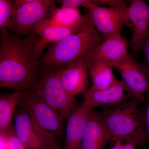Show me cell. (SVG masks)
Segmentation results:
<instances>
[{"mask_svg": "<svg viewBox=\"0 0 149 149\" xmlns=\"http://www.w3.org/2000/svg\"><path fill=\"white\" fill-rule=\"evenodd\" d=\"M18 106L41 128L61 136L65 119L44 102L34 88L22 92Z\"/></svg>", "mask_w": 149, "mask_h": 149, "instance_id": "obj_6", "label": "cell"}, {"mask_svg": "<svg viewBox=\"0 0 149 149\" xmlns=\"http://www.w3.org/2000/svg\"><path fill=\"white\" fill-rule=\"evenodd\" d=\"M128 11V6H94L89 10L88 13L94 27L104 40L121 34Z\"/></svg>", "mask_w": 149, "mask_h": 149, "instance_id": "obj_10", "label": "cell"}, {"mask_svg": "<svg viewBox=\"0 0 149 149\" xmlns=\"http://www.w3.org/2000/svg\"><path fill=\"white\" fill-rule=\"evenodd\" d=\"M142 51L144 53L145 61L141 65L149 75V35L144 43Z\"/></svg>", "mask_w": 149, "mask_h": 149, "instance_id": "obj_24", "label": "cell"}, {"mask_svg": "<svg viewBox=\"0 0 149 149\" xmlns=\"http://www.w3.org/2000/svg\"><path fill=\"white\" fill-rule=\"evenodd\" d=\"M14 116V126L18 139L27 149H61L56 135L37 125L19 107Z\"/></svg>", "mask_w": 149, "mask_h": 149, "instance_id": "obj_5", "label": "cell"}, {"mask_svg": "<svg viewBox=\"0 0 149 149\" xmlns=\"http://www.w3.org/2000/svg\"><path fill=\"white\" fill-rule=\"evenodd\" d=\"M111 141L100 113L92 110L80 149H104Z\"/></svg>", "mask_w": 149, "mask_h": 149, "instance_id": "obj_15", "label": "cell"}, {"mask_svg": "<svg viewBox=\"0 0 149 149\" xmlns=\"http://www.w3.org/2000/svg\"><path fill=\"white\" fill-rule=\"evenodd\" d=\"M58 71H41L33 88L44 102L67 120L80 104L76 98L68 95L62 88Z\"/></svg>", "mask_w": 149, "mask_h": 149, "instance_id": "obj_4", "label": "cell"}, {"mask_svg": "<svg viewBox=\"0 0 149 149\" xmlns=\"http://www.w3.org/2000/svg\"><path fill=\"white\" fill-rule=\"evenodd\" d=\"M89 17L88 12L83 15L78 8L61 6L56 8L50 18L41 22L51 27L74 28L83 24Z\"/></svg>", "mask_w": 149, "mask_h": 149, "instance_id": "obj_17", "label": "cell"}, {"mask_svg": "<svg viewBox=\"0 0 149 149\" xmlns=\"http://www.w3.org/2000/svg\"><path fill=\"white\" fill-rule=\"evenodd\" d=\"M112 64L109 62H98L88 67L89 74L93 85L91 88L103 90L112 86L118 79L113 74Z\"/></svg>", "mask_w": 149, "mask_h": 149, "instance_id": "obj_18", "label": "cell"}, {"mask_svg": "<svg viewBox=\"0 0 149 149\" xmlns=\"http://www.w3.org/2000/svg\"><path fill=\"white\" fill-rule=\"evenodd\" d=\"M109 149H136L137 144L128 139H117L111 142Z\"/></svg>", "mask_w": 149, "mask_h": 149, "instance_id": "obj_23", "label": "cell"}, {"mask_svg": "<svg viewBox=\"0 0 149 149\" xmlns=\"http://www.w3.org/2000/svg\"><path fill=\"white\" fill-rule=\"evenodd\" d=\"M103 40L90 16L75 32L50 46L39 61V68L41 71L61 70L79 61H86L91 51Z\"/></svg>", "mask_w": 149, "mask_h": 149, "instance_id": "obj_2", "label": "cell"}, {"mask_svg": "<svg viewBox=\"0 0 149 149\" xmlns=\"http://www.w3.org/2000/svg\"><path fill=\"white\" fill-rule=\"evenodd\" d=\"M135 97L106 109L101 113L111 141L128 139L143 146L148 140L146 115Z\"/></svg>", "mask_w": 149, "mask_h": 149, "instance_id": "obj_3", "label": "cell"}, {"mask_svg": "<svg viewBox=\"0 0 149 149\" xmlns=\"http://www.w3.org/2000/svg\"><path fill=\"white\" fill-rule=\"evenodd\" d=\"M83 24L74 28L51 27L45 25L41 22L36 25L32 32L40 37V38H37L32 48V54L36 61L39 63L43 50L47 45L58 42L75 32Z\"/></svg>", "mask_w": 149, "mask_h": 149, "instance_id": "obj_16", "label": "cell"}, {"mask_svg": "<svg viewBox=\"0 0 149 149\" xmlns=\"http://www.w3.org/2000/svg\"><path fill=\"white\" fill-rule=\"evenodd\" d=\"M58 79L62 88L70 97L76 98L88 90L89 70L86 60H81L59 70Z\"/></svg>", "mask_w": 149, "mask_h": 149, "instance_id": "obj_13", "label": "cell"}, {"mask_svg": "<svg viewBox=\"0 0 149 149\" xmlns=\"http://www.w3.org/2000/svg\"><path fill=\"white\" fill-rule=\"evenodd\" d=\"M83 95V101L92 109L98 107L109 108L134 97L123 80H119L105 90L89 88Z\"/></svg>", "mask_w": 149, "mask_h": 149, "instance_id": "obj_11", "label": "cell"}, {"mask_svg": "<svg viewBox=\"0 0 149 149\" xmlns=\"http://www.w3.org/2000/svg\"><path fill=\"white\" fill-rule=\"evenodd\" d=\"M130 42L121 34L112 36L103 40L89 54L86 63L89 67L98 62L112 64L128 54Z\"/></svg>", "mask_w": 149, "mask_h": 149, "instance_id": "obj_12", "label": "cell"}, {"mask_svg": "<svg viewBox=\"0 0 149 149\" xmlns=\"http://www.w3.org/2000/svg\"><path fill=\"white\" fill-rule=\"evenodd\" d=\"M32 33L24 38L0 29V87L24 92L33 89L39 74L38 63L32 54L37 40Z\"/></svg>", "mask_w": 149, "mask_h": 149, "instance_id": "obj_1", "label": "cell"}, {"mask_svg": "<svg viewBox=\"0 0 149 149\" xmlns=\"http://www.w3.org/2000/svg\"><path fill=\"white\" fill-rule=\"evenodd\" d=\"M56 1L61 6L78 8L83 7L88 10L94 6L114 7H125L127 6L128 3V1L125 0H60Z\"/></svg>", "mask_w": 149, "mask_h": 149, "instance_id": "obj_20", "label": "cell"}, {"mask_svg": "<svg viewBox=\"0 0 149 149\" xmlns=\"http://www.w3.org/2000/svg\"><path fill=\"white\" fill-rule=\"evenodd\" d=\"M56 1L32 0L29 3L14 9L13 30L17 36L27 34L40 22L50 18L57 8Z\"/></svg>", "mask_w": 149, "mask_h": 149, "instance_id": "obj_7", "label": "cell"}, {"mask_svg": "<svg viewBox=\"0 0 149 149\" xmlns=\"http://www.w3.org/2000/svg\"><path fill=\"white\" fill-rule=\"evenodd\" d=\"M125 24L131 33L130 45L133 54H139L149 35V5L143 0L128 1Z\"/></svg>", "mask_w": 149, "mask_h": 149, "instance_id": "obj_8", "label": "cell"}, {"mask_svg": "<svg viewBox=\"0 0 149 149\" xmlns=\"http://www.w3.org/2000/svg\"><path fill=\"white\" fill-rule=\"evenodd\" d=\"M1 136L5 139L9 149H27L18 139L13 125Z\"/></svg>", "mask_w": 149, "mask_h": 149, "instance_id": "obj_22", "label": "cell"}, {"mask_svg": "<svg viewBox=\"0 0 149 149\" xmlns=\"http://www.w3.org/2000/svg\"><path fill=\"white\" fill-rule=\"evenodd\" d=\"M120 73L122 80L135 98L146 101L145 95L149 90V75L129 53L112 63Z\"/></svg>", "mask_w": 149, "mask_h": 149, "instance_id": "obj_9", "label": "cell"}, {"mask_svg": "<svg viewBox=\"0 0 149 149\" xmlns=\"http://www.w3.org/2000/svg\"><path fill=\"white\" fill-rule=\"evenodd\" d=\"M92 110L83 101L68 118L63 149H80Z\"/></svg>", "mask_w": 149, "mask_h": 149, "instance_id": "obj_14", "label": "cell"}, {"mask_svg": "<svg viewBox=\"0 0 149 149\" xmlns=\"http://www.w3.org/2000/svg\"><path fill=\"white\" fill-rule=\"evenodd\" d=\"M146 130L148 140L149 142V91L148 97V103L146 111Z\"/></svg>", "mask_w": 149, "mask_h": 149, "instance_id": "obj_25", "label": "cell"}, {"mask_svg": "<svg viewBox=\"0 0 149 149\" xmlns=\"http://www.w3.org/2000/svg\"><path fill=\"white\" fill-rule=\"evenodd\" d=\"M22 92L16 91L0 97V134L6 132L12 125L15 109L18 105Z\"/></svg>", "mask_w": 149, "mask_h": 149, "instance_id": "obj_19", "label": "cell"}, {"mask_svg": "<svg viewBox=\"0 0 149 149\" xmlns=\"http://www.w3.org/2000/svg\"><path fill=\"white\" fill-rule=\"evenodd\" d=\"M13 4L10 0H0V28L13 29Z\"/></svg>", "mask_w": 149, "mask_h": 149, "instance_id": "obj_21", "label": "cell"}]
</instances>
